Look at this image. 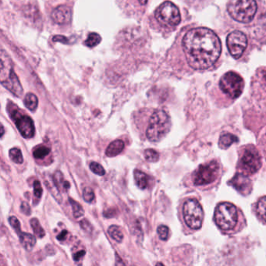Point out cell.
I'll return each mask as SVG.
<instances>
[{"label": "cell", "mask_w": 266, "mask_h": 266, "mask_svg": "<svg viewBox=\"0 0 266 266\" xmlns=\"http://www.w3.org/2000/svg\"><path fill=\"white\" fill-rule=\"evenodd\" d=\"M190 67L206 70L216 64L221 54V43L214 31L206 28L190 30L182 41Z\"/></svg>", "instance_id": "6da1fadb"}, {"label": "cell", "mask_w": 266, "mask_h": 266, "mask_svg": "<svg viewBox=\"0 0 266 266\" xmlns=\"http://www.w3.org/2000/svg\"><path fill=\"white\" fill-rule=\"evenodd\" d=\"M0 83L15 96L23 95V87L13 70L11 58L4 49H0Z\"/></svg>", "instance_id": "7a4b0ae2"}, {"label": "cell", "mask_w": 266, "mask_h": 266, "mask_svg": "<svg viewBox=\"0 0 266 266\" xmlns=\"http://www.w3.org/2000/svg\"><path fill=\"white\" fill-rule=\"evenodd\" d=\"M172 122L170 116L164 110L154 112L149 119L146 136L152 142H158L170 132Z\"/></svg>", "instance_id": "3957f363"}, {"label": "cell", "mask_w": 266, "mask_h": 266, "mask_svg": "<svg viewBox=\"0 0 266 266\" xmlns=\"http://www.w3.org/2000/svg\"><path fill=\"white\" fill-rule=\"evenodd\" d=\"M257 4L254 0H232L227 6L229 14L240 23H249L257 12Z\"/></svg>", "instance_id": "277c9868"}, {"label": "cell", "mask_w": 266, "mask_h": 266, "mask_svg": "<svg viewBox=\"0 0 266 266\" xmlns=\"http://www.w3.org/2000/svg\"><path fill=\"white\" fill-rule=\"evenodd\" d=\"M238 215L235 206L229 202L218 204L215 212V222L223 230H232L237 225Z\"/></svg>", "instance_id": "5b68a950"}, {"label": "cell", "mask_w": 266, "mask_h": 266, "mask_svg": "<svg viewBox=\"0 0 266 266\" xmlns=\"http://www.w3.org/2000/svg\"><path fill=\"white\" fill-rule=\"evenodd\" d=\"M221 90L232 99L238 98L243 92L244 82L243 78L237 73H227L222 76L219 82Z\"/></svg>", "instance_id": "8992f818"}, {"label": "cell", "mask_w": 266, "mask_h": 266, "mask_svg": "<svg viewBox=\"0 0 266 266\" xmlns=\"http://www.w3.org/2000/svg\"><path fill=\"white\" fill-rule=\"evenodd\" d=\"M183 216L188 227L198 230L202 226L204 212L200 203L195 199H188L183 204Z\"/></svg>", "instance_id": "52a82bcc"}, {"label": "cell", "mask_w": 266, "mask_h": 266, "mask_svg": "<svg viewBox=\"0 0 266 266\" xmlns=\"http://www.w3.org/2000/svg\"><path fill=\"white\" fill-rule=\"evenodd\" d=\"M155 17L159 23L170 27L178 25L181 18L180 10L171 2L161 4L155 10Z\"/></svg>", "instance_id": "ba28073f"}, {"label": "cell", "mask_w": 266, "mask_h": 266, "mask_svg": "<svg viewBox=\"0 0 266 266\" xmlns=\"http://www.w3.org/2000/svg\"><path fill=\"white\" fill-rule=\"evenodd\" d=\"M261 167V157L255 148H248L240 158L238 167L242 174L252 175Z\"/></svg>", "instance_id": "9c48e42d"}, {"label": "cell", "mask_w": 266, "mask_h": 266, "mask_svg": "<svg viewBox=\"0 0 266 266\" xmlns=\"http://www.w3.org/2000/svg\"><path fill=\"white\" fill-rule=\"evenodd\" d=\"M12 110H9L10 116L13 122L16 124V128L20 131L22 137L25 138H31L34 137L35 133L34 122L30 116L22 114L16 106L13 105Z\"/></svg>", "instance_id": "30bf717a"}, {"label": "cell", "mask_w": 266, "mask_h": 266, "mask_svg": "<svg viewBox=\"0 0 266 266\" xmlns=\"http://www.w3.org/2000/svg\"><path fill=\"white\" fill-rule=\"evenodd\" d=\"M219 166L216 161L201 165L194 175L195 185H206L214 182L219 175Z\"/></svg>", "instance_id": "8fae6325"}, {"label": "cell", "mask_w": 266, "mask_h": 266, "mask_svg": "<svg viewBox=\"0 0 266 266\" xmlns=\"http://www.w3.org/2000/svg\"><path fill=\"white\" fill-rule=\"evenodd\" d=\"M227 44L231 56L239 59L248 46V38L242 31H234L227 37Z\"/></svg>", "instance_id": "7c38bea8"}, {"label": "cell", "mask_w": 266, "mask_h": 266, "mask_svg": "<svg viewBox=\"0 0 266 266\" xmlns=\"http://www.w3.org/2000/svg\"><path fill=\"white\" fill-rule=\"evenodd\" d=\"M229 185L234 187L242 195H248L252 192V183L248 176L242 173H237L233 177L232 180L229 182Z\"/></svg>", "instance_id": "4fadbf2b"}, {"label": "cell", "mask_w": 266, "mask_h": 266, "mask_svg": "<svg viewBox=\"0 0 266 266\" xmlns=\"http://www.w3.org/2000/svg\"><path fill=\"white\" fill-rule=\"evenodd\" d=\"M51 17H52V21L57 25H67L71 20L72 11L68 6L60 5L52 10Z\"/></svg>", "instance_id": "5bb4252c"}, {"label": "cell", "mask_w": 266, "mask_h": 266, "mask_svg": "<svg viewBox=\"0 0 266 266\" xmlns=\"http://www.w3.org/2000/svg\"><path fill=\"white\" fill-rule=\"evenodd\" d=\"M20 242L25 250L31 252L36 244V238L32 234L28 233L20 232L18 234Z\"/></svg>", "instance_id": "9a60e30c"}, {"label": "cell", "mask_w": 266, "mask_h": 266, "mask_svg": "<svg viewBox=\"0 0 266 266\" xmlns=\"http://www.w3.org/2000/svg\"><path fill=\"white\" fill-rule=\"evenodd\" d=\"M238 137L230 133H225L220 136L219 140V146L220 149H227L234 143L238 142Z\"/></svg>", "instance_id": "2e32d148"}, {"label": "cell", "mask_w": 266, "mask_h": 266, "mask_svg": "<svg viewBox=\"0 0 266 266\" xmlns=\"http://www.w3.org/2000/svg\"><path fill=\"white\" fill-rule=\"evenodd\" d=\"M124 141L121 140H116L108 146L106 151V155L108 157H114L120 154L124 149Z\"/></svg>", "instance_id": "e0dca14e"}, {"label": "cell", "mask_w": 266, "mask_h": 266, "mask_svg": "<svg viewBox=\"0 0 266 266\" xmlns=\"http://www.w3.org/2000/svg\"><path fill=\"white\" fill-rule=\"evenodd\" d=\"M134 180H135L137 187L140 189H146L149 186V176L144 172L140 171L138 170H134Z\"/></svg>", "instance_id": "ac0fdd59"}, {"label": "cell", "mask_w": 266, "mask_h": 266, "mask_svg": "<svg viewBox=\"0 0 266 266\" xmlns=\"http://www.w3.org/2000/svg\"><path fill=\"white\" fill-rule=\"evenodd\" d=\"M52 182L58 190H68L70 188V183L64 180V175L60 171H56L52 177Z\"/></svg>", "instance_id": "d6986e66"}, {"label": "cell", "mask_w": 266, "mask_h": 266, "mask_svg": "<svg viewBox=\"0 0 266 266\" xmlns=\"http://www.w3.org/2000/svg\"><path fill=\"white\" fill-rule=\"evenodd\" d=\"M24 103L30 111L34 112L38 108V99L34 94L28 93L25 95Z\"/></svg>", "instance_id": "ffe728a7"}, {"label": "cell", "mask_w": 266, "mask_h": 266, "mask_svg": "<svg viewBox=\"0 0 266 266\" xmlns=\"http://www.w3.org/2000/svg\"><path fill=\"white\" fill-rule=\"evenodd\" d=\"M30 224L31 227H32L33 231H34V234L38 238H43L46 236V232H45L44 229L42 227L41 223L36 218H33L30 221Z\"/></svg>", "instance_id": "44dd1931"}, {"label": "cell", "mask_w": 266, "mask_h": 266, "mask_svg": "<svg viewBox=\"0 0 266 266\" xmlns=\"http://www.w3.org/2000/svg\"><path fill=\"white\" fill-rule=\"evenodd\" d=\"M265 204L266 198L264 196L258 201L256 206L257 216L263 223L265 222Z\"/></svg>", "instance_id": "7402d4cb"}, {"label": "cell", "mask_w": 266, "mask_h": 266, "mask_svg": "<svg viewBox=\"0 0 266 266\" xmlns=\"http://www.w3.org/2000/svg\"><path fill=\"white\" fill-rule=\"evenodd\" d=\"M108 233L113 240H116L118 243L122 242V239H124V234H122L120 227L116 225L111 226L109 228Z\"/></svg>", "instance_id": "603a6c76"}, {"label": "cell", "mask_w": 266, "mask_h": 266, "mask_svg": "<svg viewBox=\"0 0 266 266\" xmlns=\"http://www.w3.org/2000/svg\"><path fill=\"white\" fill-rule=\"evenodd\" d=\"M69 201H70V206L72 207L74 217L76 219L82 217L85 215V210H84L83 207L73 198H69Z\"/></svg>", "instance_id": "cb8c5ba5"}, {"label": "cell", "mask_w": 266, "mask_h": 266, "mask_svg": "<svg viewBox=\"0 0 266 266\" xmlns=\"http://www.w3.org/2000/svg\"><path fill=\"white\" fill-rule=\"evenodd\" d=\"M10 158L13 162L16 164H22L24 162L23 155L22 151L17 148H13L9 152Z\"/></svg>", "instance_id": "d4e9b609"}, {"label": "cell", "mask_w": 266, "mask_h": 266, "mask_svg": "<svg viewBox=\"0 0 266 266\" xmlns=\"http://www.w3.org/2000/svg\"><path fill=\"white\" fill-rule=\"evenodd\" d=\"M101 38L99 34L97 33H91L88 35V38L86 41L85 42V46L88 47H95V46H98L100 43H101Z\"/></svg>", "instance_id": "484cf974"}, {"label": "cell", "mask_w": 266, "mask_h": 266, "mask_svg": "<svg viewBox=\"0 0 266 266\" xmlns=\"http://www.w3.org/2000/svg\"><path fill=\"white\" fill-rule=\"evenodd\" d=\"M50 152L51 150L49 148L43 146H39V147L34 149V152H33V156L37 159H42V158H44L45 157L47 156L50 153Z\"/></svg>", "instance_id": "4316f807"}, {"label": "cell", "mask_w": 266, "mask_h": 266, "mask_svg": "<svg viewBox=\"0 0 266 266\" xmlns=\"http://www.w3.org/2000/svg\"><path fill=\"white\" fill-rule=\"evenodd\" d=\"M145 158L146 160L149 161L150 162H158L159 159V155L156 151L154 149H147L145 152Z\"/></svg>", "instance_id": "83f0119b"}, {"label": "cell", "mask_w": 266, "mask_h": 266, "mask_svg": "<svg viewBox=\"0 0 266 266\" xmlns=\"http://www.w3.org/2000/svg\"><path fill=\"white\" fill-rule=\"evenodd\" d=\"M83 198L86 202L91 203L95 199V193L91 188H85L83 191Z\"/></svg>", "instance_id": "f1b7e54d"}, {"label": "cell", "mask_w": 266, "mask_h": 266, "mask_svg": "<svg viewBox=\"0 0 266 266\" xmlns=\"http://www.w3.org/2000/svg\"><path fill=\"white\" fill-rule=\"evenodd\" d=\"M158 236L160 237L161 240H167L169 237V234H170V230L168 227L165 225H161L158 227L157 230Z\"/></svg>", "instance_id": "f546056e"}, {"label": "cell", "mask_w": 266, "mask_h": 266, "mask_svg": "<svg viewBox=\"0 0 266 266\" xmlns=\"http://www.w3.org/2000/svg\"><path fill=\"white\" fill-rule=\"evenodd\" d=\"M90 170L98 176H104L105 173H106L103 166L100 165L98 162H92L90 164Z\"/></svg>", "instance_id": "4dcf8cb0"}, {"label": "cell", "mask_w": 266, "mask_h": 266, "mask_svg": "<svg viewBox=\"0 0 266 266\" xmlns=\"http://www.w3.org/2000/svg\"><path fill=\"white\" fill-rule=\"evenodd\" d=\"M9 222H10V226L13 227V230L16 231V234H18L19 233L22 232L20 221L18 220L17 218L15 217V216H11V217L9 218Z\"/></svg>", "instance_id": "1f68e13d"}, {"label": "cell", "mask_w": 266, "mask_h": 266, "mask_svg": "<svg viewBox=\"0 0 266 266\" xmlns=\"http://www.w3.org/2000/svg\"><path fill=\"white\" fill-rule=\"evenodd\" d=\"M33 187H34V194L35 198H41L43 196V189L39 180H35Z\"/></svg>", "instance_id": "d6a6232c"}, {"label": "cell", "mask_w": 266, "mask_h": 266, "mask_svg": "<svg viewBox=\"0 0 266 266\" xmlns=\"http://www.w3.org/2000/svg\"><path fill=\"white\" fill-rule=\"evenodd\" d=\"M80 226L87 233H92V230H93L92 224L88 222L87 219H83V220L80 221Z\"/></svg>", "instance_id": "836d02e7"}, {"label": "cell", "mask_w": 266, "mask_h": 266, "mask_svg": "<svg viewBox=\"0 0 266 266\" xmlns=\"http://www.w3.org/2000/svg\"><path fill=\"white\" fill-rule=\"evenodd\" d=\"M21 211H22V213L26 215V216H31V209L28 202H25V201L22 202V206H21Z\"/></svg>", "instance_id": "e575fe53"}, {"label": "cell", "mask_w": 266, "mask_h": 266, "mask_svg": "<svg viewBox=\"0 0 266 266\" xmlns=\"http://www.w3.org/2000/svg\"><path fill=\"white\" fill-rule=\"evenodd\" d=\"M52 41L57 42V43H64V44H67V43H69L67 37L62 36V35H55V36L52 38Z\"/></svg>", "instance_id": "d590c367"}, {"label": "cell", "mask_w": 266, "mask_h": 266, "mask_svg": "<svg viewBox=\"0 0 266 266\" xmlns=\"http://www.w3.org/2000/svg\"><path fill=\"white\" fill-rule=\"evenodd\" d=\"M85 254H86V252L85 250L79 251V252H77L73 255V258L75 261H80L85 256Z\"/></svg>", "instance_id": "8d00e7d4"}, {"label": "cell", "mask_w": 266, "mask_h": 266, "mask_svg": "<svg viewBox=\"0 0 266 266\" xmlns=\"http://www.w3.org/2000/svg\"><path fill=\"white\" fill-rule=\"evenodd\" d=\"M105 217L106 218H112L113 216H116V210L115 209H108V210L105 211L103 212Z\"/></svg>", "instance_id": "74e56055"}, {"label": "cell", "mask_w": 266, "mask_h": 266, "mask_svg": "<svg viewBox=\"0 0 266 266\" xmlns=\"http://www.w3.org/2000/svg\"><path fill=\"white\" fill-rule=\"evenodd\" d=\"M67 234H68V232H67V230H63L62 232L57 236V240L59 241H63V240H65L66 238H67Z\"/></svg>", "instance_id": "f35d334b"}, {"label": "cell", "mask_w": 266, "mask_h": 266, "mask_svg": "<svg viewBox=\"0 0 266 266\" xmlns=\"http://www.w3.org/2000/svg\"><path fill=\"white\" fill-rule=\"evenodd\" d=\"M115 256H116V264H115V266H126V264H124V261L119 258L117 254H116Z\"/></svg>", "instance_id": "ab89813d"}, {"label": "cell", "mask_w": 266, "mask_h": 266, "mask_svg": "<svg viewBox=\"0 0 266 266\" xmlns=\"http://www.w3.org/2000/svg\"><path fill=\"white\" fill-rule=\"evenodd\" d=\"M4 134H5V128H4V125L0 122V137H2Z\"/></svg>", "instance_id": "60d3db41"}, {"label": "cell", "mask_w": 266, "mask_h": 266, "mask_svg": "<svg viewBox=\"0 0 266 266\" xmlns=\"http://www.w3.org/2000/svg\"><path fill=\"white\" fill-rule=\"evenodd\" d=\"M155 266H165L162 262H158Z\"/></svg>", "instance_id": "b9f144b4"}]
</instances>
